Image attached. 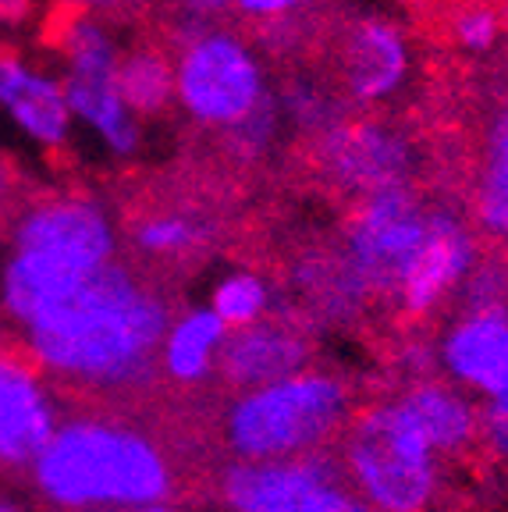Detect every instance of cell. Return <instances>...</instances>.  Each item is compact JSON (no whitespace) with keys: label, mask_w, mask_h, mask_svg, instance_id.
<instances>
[{"label":"cell","mask_w":508,"mask_h":512,"mask_svg":"<svg viewBox=\"0 0 508 512\" xmlns=\"http://www.w3.org/2000/svg\"><path fill=\"white\" fill-rule=\"evenodd\" d=\"M498 11H501V22H505V29H508V0H505V4H501Z\"/></svg>","instance_id":"d590c367"},{"label":"cell","mask_w":508,"mask_h":512,"mask_svg":"<svg viewBox=\"0 0 508 512\" xmlns=\"http://www.w3.org/2000/svg\"><path fill=\"white\" fill-rule=\"evenodd\" d=\"M175 43V104L196 125L231 132L270 96L263 61L235 32L214 25Z\"/></svg>","instance_id":"52a82bcc"},{"label":"cell","mask_w":508,"mask_h":512,"mask_svg":"<svg viewBox=\"0 0 508 512\" xmlns=\"http://www.w3.org/2000/svg\"><path fill=\"white\" fill-rule=\"evenodd\" d=\"M118 260V232L89 196H40L25 203L8 228V260L0 267V306L29 328L89 278Z\"/></svg>","instance_id":"7a4b0ae2"},{"label":"cell","mask_w":508,"mask_h":512,"mask_svg":"<svg viewBox=\"0 0 508 512\" xmlns=\"http://www.w3.org/2000/svg\"><path fill=\"white\" fill-rule=\"evenodd\" d=\"M54 4L68 8L72 15H96V18H104V15H114V11L128 8L132 0H54Z\"/></svg>","instance_id":"1f68e13d"},{"label":"cell","mask_w":508,"mask_h":512,"mask_svg":"<svg viewBox=\"0 0 508 512\" xmlns=\"http://www.w3.org/2000/svg\"><path fill=\"white\" fill-rule=\"evenodd\" d=\"M473 217L484 235L508 242V107L487 121L477 189H473Z\"/></svg>","instance_id":"44dd1931"},{"label":"cell","mask_w":508,"mask_h":512,"mask_svg":"<svg viewBox=\"0 0 508 512\" xmlns=\"http://www.w3.org/2000/svg\"><path fill=\"white\" fill-rule=\"evenodd\" d=\"M281 128V111H278V96L270 93L267 100H263L260 107H256L253 114H249L242 125H235L228 132V143L231 150L239 153V157L246 160H256L260 153L270 150V143H274V136H278Z\"/></svg>","instance_id":"4316f807"},{"label":"cell","mask_w":508,"mask_h":512,"mask_svg":"<svg viewBox=\"0 0 508 512\" xmlns=\"http://www.w3.org/2000/svg\"><path fill=\"white\" fill-rule=\"evenodd\" d=\"M171 320V303L157 288L114 260L72 299L32 320L25 352L47 374L104 392H135L160 370V342Z\"/></svg>","instance_id":"6da1fadb"},{"label":"cell","mask_w":508,"mask_h":512,"mask_svg":"<svg viewBox=\"0 0 508 512\" xmlns=\"http://www.w3.org/2000/svg\"><path fill=\"white\" fill-rule=\"evenodd\" d=\"M40 0H0V40H11L36 22Z\"/></svg>","instance_id":"4dcf8cb0"},{"label":"cell","mask_w":508,"mask_h":512,"mask_svg":"<svg viewBox=\"0 0 508 512\" xmlns=\"http://www.w3.org/2000/svg\"><path fill=\"white\" fill-rule=\"evenodd\" d=\"M57 427L36 360L22 349H0V470H32Z\"/></svg>","instance_id":"4fadbf2b"},{"label":"cell","mask_w":508,"mask_h":512,"mask_svg":"<svg viewBox=\"0 0 508 512\" xmlns=\"http://www.w3.org/2000/svg\"><path fill=\"white\" fill-rule=\"evenodd\" d=\"M40 495L57 509H132L167 502L175 470L164 448L118 420L79 416L57 427L32 466Z\"/></svg>","instance_id":"3957f363"},{"label":"cell","mask_w":508,"mask_h":512,"mask_svg":"<svg viewBox=\"0 0 508 512\" xmlns=\"http://www.w3.org/2000/svg\"><path fill=\"white\" fill-rule=\"evenodd\" d=\"M292 285L299 288L302 296V310L295 313L313 331H317V324H345L370 303L366 288L359 285L352 267L345 264L342 249L338 253L302 256L299 264L292 267Z\"/></svg>","instance_id":"ac0fdd59"},{"label":"cell","mask_w":508,"mask_h":512,"mask_svg":"<svg viewBox=\"0 0 508 512\" xmlns=\"http://www.w3.org/2000/svg\"><path fill=\"white\" fill-rule=\"evenodd\" d=\"M274 285H270L263 274L256 271H231L210 292V310L217 313L228 331L249 328V324H260L274 313Z\"/></svg>","instance_id":"603a6c76"},{"label":"cell","mask_w":508,"mask_h":512,"mask_svg":"<svg viewBox=\"0 0 508 512\" xmlns=\"http://www.w3.org/2000/svg\"><path fill=\"white\" fill-rule=\"evenodd\" d=\"M452 36L469 54H491L505 36L501 11L491 8V4H469L452 18Z\"/></svg>","instance_id":"484cf974"},{"label":"cell","mask_w":508,"mask_h":512,"mask_svg":"<svg viewBox=\"0 0 508 512\" xmlns=\"http://www.w3.org/2000/svg\"><path fill=\"white\" fill-rule=\"evenodd\" d=\"M310 0H231V8L256 22H285L299 8H306Z\"/></svg>","instance_id":"f546056e"},{"label":"cell","mask_w":508,"mask_h":512,"mask_svg":"<svg viewBox=\"0 0 508 512\" xmlns=\"http://www.w3.org/2000/svg\"><path fill=\"white\" fill-rule=\"evenodd\" d=\"M278 111H281V118L306 128V132H317V136H324L327 128L342 121L338 114H334V100L327 96V89L310 79L288 82L278 96Z\"/></svg>","instance_id":"cb8c5ba5"},{"label":"cell","mask_w":508,"mask_h":512,"mask_svg":"<svg viewBox=\"0 0 508 512\" xmlns=\"http://www.w3.org/2000/svg\"><path fill=\"white\" fill-rule=\"evenodd\" d=\"M477 235L455 210L430 207L427 239L416 253L413 267L398 288L395 306L409 320L434 317L452 296H459L462 281L477 267Z\"/></svg>","instance_id":"7c38bea8"},{"label":"cell","mask_w":508,"mask_h":512,"mask_svg":"<svg viewBox=\"0 0 508 512\" xmlns=\"http://www.w3.org/2000/svg\"><path fill=\"white\" fill-rule=\"evenodd\" d=\"M0 512H22V505H18V502H11V498H4V495H0Z\"/></svg>","instance_id":"e575fe53"},{"label":"cell","mask_w":508,"mask_h":512,"mask_svg":"<svg viewBox=\"0 0 508 512\" xmlns=\"http://www.w3.org/2000/svg\"><path fill=\"white\" fill-rule=\"evenodd\" d=\"M178 8V29L175 40L192 36V32L214 29L217 18H224L231 11V0H175Z\"/></svg>","instance_id":"f1b7e54d"},{"label":"cell","mask_w":508,"mask_h":512,"mask_svg":"<svg viewBox=\"0 0 508 512\" xmlns=\"http://www.w3.org/2000/svg\"><path fill=\"white\" fill-rule=\"evenodd\" d=\"M338 459L370 512H430L441 495L445 463L395 395L359 406L349 416L338 438Z\"/></svg>","instance_id":"5b68a950"},{"label":"cell","mask_w":508,"mask_h":512,"mask_svg":"<svg viewBox=\"0 0 508 512\" xmlns=\"http://www.w3.org/2000/svg\"><path fill=\"white\" fill-rule=\"evenodd\" d=\"M317 164L352 200L413 185L420 157L413 139L384 121H338L317 136Z\"/></svg>","instance_id":"30bf717a"},{"label":"cell","mask_w":508,"mask_h":512,"mask_svg":"<svg viewBox=\"0 0 508 512\" xmlns=\"http://www.w3.org/2000/svg\"><path fill=\"white\" fill-rule=\"evenodd\" d=\"M61 82L75 125L93 132L111 157H135L143 146V121L118 93V61L125 54L114 29L96 15H72L61 29Z\"/></svg>","instance_id":"8992f818"},{"label":"cell","mask_w":508,"mask_h":512,"mask_svg":"<svg viewBox=\"0 0 508 512\" xmlns=\"http://www.w3.org/2000/svg\"><path fill=\"white\" fill-rule=\"evenodd\" d=\"M437 363L445 377L477 392L480 402L508 395V313H459L441 338Z\"/></svg>","instance_id":"2e32d148"},{"label":"cell","mask_w":508,"mask_h":512,"mask_svg":"<svg viewBox=\"0 0 508 512\" xmlns=\"http://www.w3.org/2000/svg\"><path fill=\"white\" fill-rule=\"evenodd\" d=\"M459 313H508V264L477 260L459 288Z\"/></svg>","instance_id":"d4e9b609"},{"label":"cell","mask_w":508,"mask_h":512,"mask_svg":"<svg viewBox=\"0 0 508 512\" xmlns=\"http://www.w3.org/2000/svg\"><path fill=\"white\" fill-rule=\"evenodd\" d=\"M0 118L25 143L47 153H61L75 132L61 75L4 47H0Z\"/></svg>","instance_id":"5bb4252c"},{"label":"cell","mask_w":508,"mask_h":512,"mask_svg":"<svg viewBox=\"0 0 508 512\" xmlns=\"http://www.w3.org/2000/svg\"><path fill=\"white\" fill-rule=\"evenodd\" d=\"M395 402L420 427V434L441 463L462 459L473 448H480V409L452 381H441V377L409 381L402 384Z\"/></svg>","instance_id":"e0dca14e"},{"label":"cell","mask_w":508,"mask_h":512,"mask_svg":"<svg viewBox=\"0 0 508 512\" xmlns=\"http://www.w3.org/2000/svg\"><path fill=\"white\" fill-rule=\"evenodd\" d=\"M217 491L228 512H370L334 448L278 463H231Z\"/></svg>","instance_id":"9c48e42d"},{"label":"cell","mask_w":508,"mask_h":512,"mask_svg":"<svg viewBox=\"0 0 508 512\" xmlns=\"http://www.w3.org/2000/svg\"><path fill=\"white\" fill-rule=\"evenodd\" d=\"M224 338H228V328L217 320V313L210 306H192L171 320L160 342V370L185 388L210 381L217 374Z\"/></svg>","instance_id":"d6986e66"},{"label":"cell","mask_w":508,"mask_h":512,"mask_svg":"<svg viewBox=\"0 0 508 512\" xmlns=\"http://www.w3.org/2000/svg\"><path fill=\"white\" fill-rule=\"evenodd\" d=\"M114 512H178V509H171L167 502H157V505H132V509H114Z\"/></svg>","instance_id":"d6a6232c"},{"label":"cell","mask_w":508,"mask_h":512,"mask_svg":"<svg viewBox=\"0 0 508 512\" xmlns=\"http://www.w3.org/2000/svg\"><path fill=\"white\" fill-rule=\"evenodd\" d=\"M214 232L217 224L210 217L196 214V210L167 207L135 217L128 239H132L139 256H150V260H185V256H196L199 249H207L214 242Z\"/></svg>","instance_id":"ffe728a7"},{"label":"cell","mask_w":508,"mask_h":512,"mask_svg":"<svg viewBox=\"0 0 508 512\" xmlns=\"http://www.w3.org/2000/svg\"><path fill=\"white\" fill-rule=\"evenodd\" d=\"M4 196H8V164L0 160V200H4Z\"/></svg>","instance_id":"836d02e7"},{"label":"cell","mask_w":508,"mask_h":512,"mask_svg":"<svg viewBox=\"0 0 508 512\" xmlns=\"http://www.w3.org/2000/svg\"><path fill=\"white\" fill-rule=\"evenodd\" d=\"M413 50L405 32L388 18H359L342 40L338 82L352 104H384L409 82Z\"/></svg>","instance_id":"9a60e30c"},{"label":"cell","mask_w":508,"mask_h":512,"mask_svg":"<svg viewBox=\"0 0 508 512\" xmlns=\"http://www.w3.org/2000/svg\"><path fill=\"white\" fill-rule=\"evenodd\" d=\"M480 409V448L487 456L508 463V395L505 399L477 402Z\"/></svg>","instance_id":"83f0119b"},{"label":"cell","mask_w":508,"mask_h":512,"mask_svg":"<svg viewBox=\"0 0 508 512\" xmlns=\"http://www.w3.org/2000/svg\"><path fill=\"white\" fill-rule=\"evenodd\" d=\"M356 413L352 384L334 370H302L285 381L235 392L221 438L235 463H278L334 448Z\"/></svg>","instance_id":"277c9868"},{"label":"cell","mask_w":508,"mask_h":512,"mask_svg":"<svg viewBox=\"0 0 508 512\" xmlns=\"http://www.w3.org/2000/svg\"><path fill=\"white\" fill-rule=\"evenodd\" d=\"M430 224V203L413 185L356 200L345 224L342 256L370 299L395 303Z\"/></svg>","instance_id":"ba28073f"},{"label":"cell","mask_w":508,"mask_h":512,"mask_svg":"<svg viewBox=\"0 0 508 512\" xmlns=\"http://www.w3.org/2000/svg\"><path fill=\"white\" fill-rule=\"evenodd\" d=\"M313 328L299 313L274 310L260 324L228 331L217 360V377L235 392H253L263 384L285 381L313 363Z\"/></svg>","instance_id":"8fae6325"},{"label":"cell","mask_w":508,"mask_h":512,"mask_svg":"<svg viewBox=\"0 0 508 512\" xmlns=\"http://www.w3.org/2000/svg\"><path fill=\"white\" fill-rule=\"evenodd\" d=\"M118 93L135 118H160L175 104V61L160 47L139 43L118 61Z\"/></svg>","instance_id":"7402d4cb"},{"label":"cell","mask_w":508,"mask_h":512,"mask_svg":"<svg viewBox=\"0 0 508 512\" xmlns=\"http://www.w3.org/2000/svg\"><path fill=\"white\" fill-rule=\"evenodd\" d=\"M477 4H491V8H501V4H505V0H477Z\"/></svg>","instance_id":"8d00e7d4"}]
</instances>
